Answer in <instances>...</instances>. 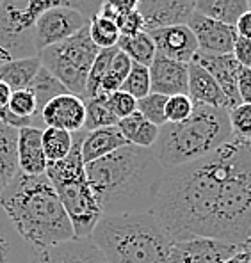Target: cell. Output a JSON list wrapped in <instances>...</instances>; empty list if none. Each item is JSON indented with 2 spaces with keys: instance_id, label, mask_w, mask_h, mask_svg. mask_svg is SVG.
<instances>
[{
  "instance_id": "1",
  "label": "cell",
  "mask_w": 251,
  "mask_h": 263,
  "mask_svg": "<svg viewBox=\"0 0 251 263\" xmlns=\"http://www.w3.org/2000/svg\"><path fill=\"white\" fill-rule=\"evenodd\" d=\"M237 146L239 137L231 135L225 144L205 157L166 169L150 212L160 220L173 240L210 237L223 183Z\"/></svg>"
},
{
  "instance_id": "2",
  "label": "cell",
  "mask_w": 251,
  "mask_h": 263,
  "mask_svg": "<svg viewBox=\"0 0 251 263\" xmlns=\"http://www.w3.org/2000/svg\"><path fill=\"white\" fill-rule=\"evenodd\" d=\"M164 173L152 148L132 144L86 164L87 181L103 217L150 212Z\"/></svg>"
},
{
  "instance_id": "3",
  "label": "cell",
  "mask_w": 251,
  "mask_h": 263,
  "mask_svg": "<svg viewBox=\"0 0 251 263\" xmlns=\"http://www.w3.org/2000/svg\"><path fill=\"white\" fill-rule=\"evenodd\" d=\"M0 206L34 251L75 238L71 220L46 175L27 176L18 171L0 194Z\"/></svg>"
},
{
  "instance_id": "4",
  "label": "cell",
  "mask_w": 251,
  "mask_h": 263,
  "mask_svg": "<svg viewBox=\"0 0 251 263\" xmlns=\"http://www.w3.org/2000/svg\"><path fill=\"white\" fill-rule=\"evenodd\" d=\"M89 240L107 263H169L173 238L152 212L102 217Z\"/></svg>"
},
{
  "instance_id": "5",
  "label": "cell",
  "mask_w": 251,
  "mask_h": 263,
  "mask_svg": "<svg viewBox=\"0 0 251 263\" xmlns=\"http://www.w3.org/2000/svg\"><path fill=\"white\" fill-rule=\"evenodd\" d=\"M231 135L228 110L196 105L185 121L160 126L152 152L162 167L173 169L212 153Z\"/></svg>"
},
{
  "instance_id": "6",
  "label": "cell",
  "mask_w": 251,
  "mask_h": 263,
  "mask_svg": "<svg viewBox=\"0 0 251 263\" xmlns=\"http://www.w3.org/2000/svg\"><path fill=\"white\" fill-rule=\"evenodd\" d=\"M86 130L73 134V148L64 160L48 164L46 178L53 185L69 220L75 238H89L96 224L102 220V210L87 181L86 164L82 160V141Z\"/></svg>"
},
{
  "instance_id": "7",
  "label": "cell",
  "mask_w": 251,
  "mask_h": 263,
  "mask_svg": "<svg viewBox=\"0 0 251 263\" xmlns=\"http://www.w3.org/2000/svg\"><path fill=\"white\" fill-rule=\"evenodd\" d=\"M103 0H2L0 4V66L14 59L36 57L34 23L43 11L71 7L91 20Z\"/></svg>"
},
{
  "instance_id": "8",
  "label": "cell",
  "mask_w": 251,
  "mask_h": 263,
  "mask_svg": "<svg viewBox=\"0 0 251 263\" xmlns=\"http://www.w3.org/2000/svg\"><path fill=\"white\" fill-rule=\"evenodd\" d=\"M87 27L80 32L73 34L63 43L48 46L43 52L38 53L41 66L48 69L68 89V92L82 100L84 92H86V82L87 77H89L91 66L100 52L91 41Z\"/></svg>"
},
{
  "instance_id": "9",
  "label": "cell",
  "mask_w": 251,
  "mask_h": 263,
  "mask_svg": "<svg viewBox=\"0 0 251 263\" xmlns=\"http://www.w3.org/2000/svg\"><path fill=\"white\" fill-rule=\"evenodd\" d=\"M89 25V18L71 7H52L38 16L34 23V48L43 52L48 46L63 43L73 34Z\"/></svg>"
},
{
  "instance_id": "10",
  "label": "cell",
  "mask_w": 251,
  "mask_h": 263,
  "mask_svg": "<svg viewBox=\"0 0 251 263\" xmlns=\"http://www.w3.org/2000/svg\"><path fill=\"white\" fill-rule=\"evenodd\" d=\"M239 254V246L210 237H187L173 240L169 263H225Z\"/></svg>"
},
{
  "instance_id": "11",
  "label": "cell",
  "mask_w": 251,
  "mask_h": 263,
  "mask_svg": "<svg viewBox=\"0 0 251 263\" xmlns=\"http://www.w3.org/2000/svg\"><path fill=\"white\" fill-rule=\"evenodd\" d=\"M187 25L196 37L198 52L212 53V55H226L234 52L235 41L239 37L235 27L210 20L194 11L189 16Z\"/></svg>"
},
{
  "instance_id": "12",
  "label": "cell",
  "mask_w": 251,
  "mask_h": 263,
  "mask_svg": "<svg viewBox=\"0 0 251 263\" xmlns=\"http://www.w3.org/2000/svg\"><path fill=\"white\" fill-rule=\"evenodd\" d=\"M41 121L45 128H59L66 130L69 134L84 130L86 125V103L82 98L64 92L52 98L41 110Z\"/></svg>"
},
{
  "instance_id": "13",
  "label": "cell",
  "mask_w": 251,
  "mask_h": 263,
  "mask_svg": "<svg viewBox=\"0 0 251 263\" xmlns=\"http://www.w3.org/2000/svg\"><path fill=\"white\" fill-rule=\"evenodd\" d=\"M150 36H152L153 43H155L159 55L178 61V63L189 64L194 59L196 52H198L196 37L192 34V30L189 29L187 23L155 29L150 32Z\"/></svg>"
},
{
  "instance_id": "14",
  "label": "cell",
  "mask_w": 251,
  "mask_h": 263,
  "mask_svg": "<svg viewBox=\"0 0 251 263\" xmlns=\"http://www.w3.org/2000/svg\"><path fill=\"white\" fill-rule=\"evenodd\" d=\"M137 11L145 20V30L152 32L162 27L187 23L194 6L189 0H139Z\"/></svg>"
},
{
  "instance_id": "15",
  "label": "cell",
  "mask_w": 251,
  "mask_h": 263,
  "mask_svg": "<svg viewBox=\"0 0 251 263\" xmlns=\"http://www.w3.org/2000/svg\"><path fill=\"white\" fill-rule=\"evenodd\" d=\"M150 68V87L152 92L164 96L187 95L189 64L168 59L157 53Z\"/></svg>"
},
{
  "instance_id": "16",
  "label": "cell",
  "mask_w": 251,
  "mask_h": 263,
  "mask_svg": "<svg viewBox=\"0 0 251 263\" xmlns=\"http://www.w3.org/2000/svg\"><path fill=\"white\" fill-rule=\"evenodd\" d=\"M194 63H198L202 68H205L214 80L218 82V86L221 87L223 95L228 100V109H235L237 105H241V96L237 91V71L241 68V64L235 61V57L231 53L226 55H212V53H203L196 52ZM191 61V63H192Z\"/></svg>"
},
{
  "instance_id": "17",
  "label": "cell",
  "mask_w": 251,
  "mask_h": 263,
  "mask_svg": "<svg viewBox=\"0 0 251 263\" xmlns=\"http://www.w3.org/2000/svg\"><path fill=\"white\" fill-rule=\"evenodd\" d=\"M32 263H107L103 254L89 238H73L69 242L34 251Z\"/></svg>"
},
{
  "instance_id": "18",
  "label": "cell",
  "mask_w": 251,
  "mask_h": 263,
  "mask_svg": "<svg viewBox=\"0 0 251 263\" xmlns=\"http://www.w3.org/2000/svg\"><path fill=\"white\" fill-rule=\"evenodd\" d=\"M41 137H43V128L38 126H25L18 130V171L27 176H41L48 167Z\"/></svg>"
},
{
  "instance_id": "19",
  "label": "cell",
  "mask_w": 251,
  "mask_h": 263,
  "mask_svg": "<svg viewBox=\"0 0 251 263\" xmlns=\"http://www.w3.org/2000/svg\"><path fill=\"white\" fill-rule=\"evenodd\" d=\"M187 95L196 105H208L219 107V109H228V100L223 95L221 87L214 80V77L202 68L198 63H189V86Z\"/></svg>"
},
{
  "instance_id": "20",
  "label": "cell",
  "mask_w": 251,
  "mask_h": 263,
  "mask_svg": "<svg viewBox=\"0 0 251 263\" xmlns=\"http://www.w3.org/2000/svg\"><path fill=\"white\" fill-rule=\"evenodd\" d=\"M127 144L129 142L118 130V126H105V128L86 132L82 141V160L84 164H89Z\"/></svg>"
},
{
  "instance_id": "21",
  "label": "cell",
  "mask_w": 251,
  "mask_h": 263,
  "mask_svg": "<svg viewBox=\"0 0 251 263\" xmlns=\"http://www.w3.org/2000/svg\"><path fill=\"white\" fill-rule=\"evenodd\" d=\"M34 249L18 235L0 206V263H32Z\"/></svg>"
},
{
  "instance_id": "22",
  "label": "cell",
  "mask_w": 251,
  "mask_h": 263,
  "mask_svg": "<svg viewBox=\"0 0 251 263\" xmlns=\"http://www.w3.org/2000/svg\"><path fill=\"white\" fill-rule=\"evenodd\" d=\"M41 68L40 57H27V59H14L0 66V82L7 84L11 91L29 89Z\"/></svg>"
},
{
  "instance_id": "23",
  "label": "cell",
  "mask_w": 251,
  "mask_h": 263,
  "mask_svg": "<svg viewBox=\"0 0 251 263\" xmlns=\"http://www.w3.org/2000/svg\"><path fill=\"white\" fill-rule=\"evenodd\" d=\"M118 130L127 139V142L139 148H152L159 137V126L150 123L145 116H141L136 110L134 114L118 121Z\"/></svg>"
},
{
  "instance_id": "24",
  "label": "cell",
  "mask_w": 251,
  "mask_h": 263,
  "mask_svg": "<svg viewBox=\"0 0 251 263\" xmlns=\"http://www.w3.org/2000/svg\"><path fill=\"white\" fill-rule=\"evenodd\" d=\"M246 11V0H194V13L231 27H235Z\"/></svg>"
},
{
  "instance_id": "25",
  "label": "cell",
  "mask_w": 251,
  "mask_h": 263,
  "mask_svg": "<svg viewBox=\"0 0 251 263\" xmlns=\"http://www.w3.org/2000/svg\"><path fill=\"white\" fill-rule=\"evenodd\" d=\"M18 130L0 121V194L18 173Z\"/></svg>"
},
{
  "instance_id": "26",
  "label": "cell",
  "mask_w": 251,
  "mask_h": 263,
  "mask_svg": "<svg viewBox=\"0 0 251 263\" xmlns=\"http://www.w3.org/2000/svg\"><path fill=\"white\" fill-rule=\"evenodd\" d=\"M118 50H121L132 63L150 66L157 55V48L150 32L142 30L134 36H121L118 41Z\"/></svg>"
},
{
  "instance_id": "27",
  "label": "cell",
  "mask_w": 251,
  "mask_h": 263,
  "mask_svg": "<svg viewBox=\"0 0 251 263\" xmlns=\"http://www.w3.org/2000/svg\"><path fill=\"white\" fill-rule=\"evenodd\" d=\"M43 152L46 157L48 164L53 162H61L68 157L69 152L73 148V134H69L66 130H59V128H50L46 126L43 128Z\"/></svg>"
},
{
  "instance_id": "28",
  "label": "cell",
  "mask_w": 251,
  "mask_h": 263,
  "mask_svg": "<svg viewBox=\"0 0 251 263\" xmlns=\"http://www.w3.org/2000/svg\"><path fill=\"white\" fill-rule=\"evenodd\" d=\"M84 103H86V125H84L86 132L118 125V118L107 107L105 95H98L95 98L84 100Z\"/></svg>"
},
{
  "instance_id": "29",
  "label": "cell",
  "mask_w": 251,
  "mask_h": 263,
  "mask_svg": "<svg viewBox=\"0 0 251 263\" xmlns=\"http://www.w3.org/2000/svg\"><path fill=\"white\" fill-rule=\"evenodd\" d=\"M32 92L36 95V100H38V110H40V116H41V110H43V107L46 103L50 102L52 98H56V96L59 95H64V92H68V89L63 86V84L59 82V80L56 79V77L52 75V73L48 71V69H45L43 66L40 68V71H38L36 79H34L32 86Z\"/></svg>"
},
{
  "instance_id": "30",
  "label": "cell",
  "mask_w": 251,
  "mask_h": 263,
  "mask_svg": "<svg viewBox=\"0 0 251 263\" xmlns=\"http://www.w3.org/2000/svg\"><path fill=\"white\" fill-rule=\"evenodd\" d=\"M87 29H89L91 41L95 43V46L98 50L114 48V46H118V41H119V37H121L118 25H116L113 20H109V18L100 16V14H95V16L91 18Z\"/></svg>"
},
{
  "instance_id": "31",
  "label": "cell",
  "mask_w": 251,
  "mask_h": 263,
  "mask_svg": "<svg viewBox=\"0 0 251 263\" xmlns=\"http://www.w3.org/2000/svg\"><path fill=\"white\" fill-rule=\"evenodd\" d=\"M130 68H132V61L118 50L116 55L111 61V66L107 69L105 77L102 79V84H100V95H111L114 91H119L125 82L127 75H129Z\"/></svg>"
},
{
  "instance_id": "32",
  "label": "cell",
  "mask_w": 251,
  "mask_h": 263,
  "mask_svg": "<svg viewBox=\"0 0 251 263\" xmlns=\"http://www.w3.org/2000/svg\"><path fill=\"white\" fill-rule=\"evenodd\" d=\"M116 52H118V46H114V48H103L98 52L95 63L91 66L89 77H87L84 100L95 98V96L100 95V84H102V79L105 77V73H107V69H109L111 61H113V57L116 55Z\"/></svg>"
},
{
  "instance_id": "33",
  "label": "cell",
  "mask_w": 251,
  "mask_h": 263,
  "mask_svg": "<svg viewBox=\"0 0 251 263\" xmlns=\"http://www.w3.org/2000/svg\"><path fill=\"white\" fill-rule=\"evenodd\" d=\"M121 89L125 92H129L130 96H134L136 100L145 98L146 95L152 92L150 87V68L137 63H132L129 75H127L125 82H123Z\"/></svg>"
},
{
  "instance_id": "34",
  "label": "cell",
  "mask_w": 251,
  "mask_h": 263,
  "mask_svg": "<svg viewBox=\"0 0 251 263\" xmlns=\"http://www.w3.org/2000/svg\"><path fill=\"white\" fill-rule=\"evenodd\" d=\"M166 102L168 96L157 95V92H150L145 98L137 100V112L141 116H145L150 123H153L155 126H164L166 123Z\"/></svg>"
},
{
  "instance_id": "35",
  "label": "cell",
  "mask_w": 251,
  "mask_h": 263,
  "mask_svg": "<svg viewBox=\"0 0 251 263\" xmlns=\"http://www.w3.org/2000/svg\"><path fill=\"white\" fill-rule=\"evenodd\" d=\"M194 102L189 95L168 96L166 102V121L168 123H182L194 112Z\"/></svg>"
},
{
  "instance_id": "36",
  "label": "cell",
  "mask_w": 251,
  "mask_h": 263,
  "mask_svg": "<svg viewBox=\"0 0 251 263\" xmlns=\"http://www.w3.org/2000/svg\"><path fill=\"white\" fill-rule=\"evenodd\" d=\"M231 134L235 137L251 141V103H241L228 110Z\"/></svg>"
},
{
  "instance_id": "37",
  "label": "cell",
  "mask_w": 251,
  "mask_h": 263,
  "mask_svg": "<svg viewBox=\"0 0 251 263\" xmlns=\"http://www.w3.org/2000/svg\"><path fill=\"white\" fill-rule=\"evenodd\" d=\"M105 102L111 112L118 118V121L137 110V100L134 96H130L129 92L123 91V89L111 92V95H105Z\"/></svg>"
},
{
  "instance_id": "38",
  "label": "cell",
  "mask_w": 251,
  "mask_h": 263,
  "mask_svg": "<svg viewBox=\"0 0 251 263\" xmlns=\"http://www.w3.org/2000/svg\"><path fill=\"white\" fill-rule=\"evenodd\" d=\"M118 29L121 36H134V34H139L145 30V20L139 14V11H134L130 14H125L118 22Z\"/></svg>"
},
{
  "instance_id": "39",
  "label": "cell",
  "mask_w": 251,
  "mask_h": 263,
  "mask_svg": "<svg viewBox=\"0 0 251 263\" xmlns=\"http://www.w3.org/2000/svg\"><path fill=\"white\" fill-rule=\"evenodd\" d=\"M231 55L235 57V61H237L242 68H249L251 69V40L237 37Z\"/></svg>"
},
{
  "instance_id": "40",
  "label": "cell",
  "mask_w": 251,
  "mask_h": 263,
  "mask_svg": "<svg viewBox=\"0 0 251 263\" xmlns=\"http://www.w3.org/2000/svg\"><path fill=\"white\" fill-rule=\"evenodd\" d=\"M237 91L242 103H251V69L239 68L237 71Z\"/></svg>"
},
{
  "instance_id": "41",
  "label": "cell",
  "mask_w": 251,
  "mask_h": 263,
  "mask_svg": "<svg viewBox=\"0 0 251 263\" xmlns=\"http://www.w3.org/2000/svg\"><path fill=\"white\" fill-rule=\"evenodd\" d=\"M235 30H237L239 37H244V40H251V11H246L239 22L235 23Z\"/></svg>"
},
{
  "instance_id": "42",
  "label": "cell",
  "mask_w": 251,
  "mask_h": 263,
  "mask_svg": "<svg viewBox=\"0 0 251 263\" xmlns=\"http://www.w3.org/2000/svg\"><path fill=\"white\" fill-rule=\"evenodd\" d=\"M11 87L7 86V84L0 82V110L7 109V105H9V100H11Z\"/></svg>"
},
{
  "instance_id": "43",
  "label": "cell",
  "mask_w": 251,
  "mask_h": 263,
  "mask_svg": "<svg viewBox=\"0 0 251 263\" xmlns=\"http://www.w3.org/2000/svg\"><path fill=\"white\" fill-rule=\"evenodd\" d=\"M239 258L241 263H251V238L239 246Z\"/></svg>"
},
{
  "instance_id": "44",
  "label": "cell",
  "mask_w": 251,
  "mask_h": 263,
  "mask_svg": "<svg viewBox=\"0 0 251 263\" xmlns=\"http://www.w3.org/2000/svg\"><path fill=\"white\" fill-rule=\"evenodd\" d=\"M225 263H241V258H239V254H237V256H234V258H231V260L225 261Z\"/></svg>"
},
{
  "instance_id": "45",
  "label": "cell",
  "mask_w": 251,
  "mask_h": 263,
  "mask_svg": "<svg viewBox=\"0 0 251 263\" xmlns=\"http://www.w3.org/2000/svg\"><path fill=\"white\" fill-rule=\"evenodd\" d=\"M248 2V11H251V0H246Z\"/></svg>"
},
{
  "instance_id": "46",
  "label": "cell",
  "mask_w": 251,
  "mask_h": 263,
  "mask_svg": "<svg viewBox=\"0 0 251 263\" xmlns=\"http://www.w3.org/2000/svg\"><path fill=\"white\" fill-rule=\"evenodd\" d=\"M189 2H191V4H192V6H194V0H189Z\"/></svg>"
},
{
  "instance_id": "47",
  "label": "cell",
  "mask_w": 251,
  "mask_h": 263,
  "mask_svg": "<svg viewBox=\"0 0 251 263\" xmlns=\"http://www.w3.org/2000/svg\"><path fill=\"white\" fill-rule=\"evenodd\" d=\"M0 4H2V0H0Z\"/></svg>"
}]
</instances>
